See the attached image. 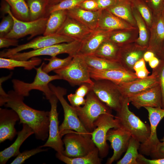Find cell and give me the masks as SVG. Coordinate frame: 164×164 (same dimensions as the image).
I'll return each mask as SVG.
<instances>
[{
	"instance_id": "8fae6325",
	"label": "cell",
	"mask_w": 164,
	"mask_h": 164,
	"mask_svg": "<svg viewBox=\"0 0 164 164\" xmlns=\"http://www.w3.org/2000/svg\"><path fill=\"white\" fill-rule=\"evenodd\" d=\"M91 87V91L111 110L116 112L120 110L124 97L116 84L108 80H94Z\"/></svg>"
},
{
	"instance_id": "1f68e13d",
	"label": "cell",
	"mask_w": 164,
	"mask_h": 164,
	"mask_svg": "<svg viewBox=\"0 0 164 164\" xmlns=\"http://www.w3.org/2000/svg\"><path fill=\"white\" fill-rule=\"evenodd\" d=\"M120 47L108 39L104 41L93 55L111 61H118Z\"/></svg>"
},
{
	"instance_id": "db71d44e",
	"label": "cell",
	"mask_w": 164,
	"mask_h": 164,
	"mask_svg": "<svg viewBox=\"0 0 164 164\" xmlns=\"http://www.w3.org/2000/svg\"><path fill=\"white\" fill-rule=\"evenodd\" d=\"M145 61L143 58L138 61L135 63L133 67L135 72L146 67Z\"/></svg>"
},
{
	"instance_id": "d6986e66",
	"label": "cell",
	"mask_w": 164,
	"mask_h": 164,
	"mask_svg": "<svg viewBox=\"0 0 164 164\" xmlns=\"http://www.w3.org/2000/svg\"><path fill=\"white\" fill-rule=\"evenodd\" d=\"M147 50L135 42L125 45L120 47L118 61L125 70L135 73L133 67L135 63L143 58Z\"/></svg>"
},
{
	"instance_id": "bcb514c9",
	"label": "cell",
	"mask_w": 164,
	"mask_h": 164,
	"mask_svg": "<svg viewBox=\"0 0 164 164\" xmlns=\"http://www.w3.org/2000/svg\"><path fill=\"white\" fill-rule=\"evenodd\" d=\"M77 6L88 11L99 10L97 4L95 0H85Z\"/></svg>"
},
{
	"instance_id": "681fc988",
	"label": "cell",
	"mask_w": 164,
	"mask_h": 164,
	"mask_svg": "<svg viewBox=\"0 0 164 164\" xmlns=\"http://www.w3.org/2000/svg\"><path fill=\"white\" fill-rule=\"evenodd\" d=\"M150 156L152 159L164 158V143L160 142Z\"/></svg>"
},
{
	"instance_id": "ffe728a7",
	"label": "cell",
	"mask_w": 164,
	"mask_h": 164,
	"mask_svg": "<svg viewBox=\"0 0 164 164\" xmlns=\"http://www.w3.org/2000/svg\"><path fill=\"white\" fill-rule=\"evenodd\" d=\"M159 84L153 73L143 79L138 78L128 82L117 85L122 96L128 98Z\"/></svg>"
},
{
	"instance_id": "52a82bcc",
	"label": "cell",
	"mask_w": 164,
	"mask_h": 164,
	"mask_svg": "<svg viewBox=\"0 0 164 164\" xmlns=\"http://www.w3.org/2000/svg\"><path fill=\"white\" fill-rule=\"evenodd\" d=\"M54 72L60 76L62 80L67 81L73 86L87 84L91 85L94 81L91 77L88 67L82 56L77 55L73 56L67 67Z\"/></svg>"
},
{
	"instance_id": "3957f363",
	"label": "cell",
	"mask_w": 164,
	"mask_h": 164,
	"mask_svg": "<svg viewBox=\"0 0 164 164\" xmlns=\"http://www.w3.org/2000/svg\"><path fill=\"white\" fill-rule=\"evenodd\" d=\"M49 86L60 101L63 110L64 120L59 128L60 137L62 138L68 131L73 130L84 136L91 138V133L86 129L80 120L75 108L70 105L64 98L67 90L51 83L49 84Z\"/></svg>"
},
{
	"instance_id": "ac0fdd59",
	"label": "cell",
	"mask_w": 164,
	"mask_h": 164,
	"mask_svg": "<svg viewBox=\"0 0 164 164\" xmlns=\"http://www.w3.org/2000/svg\"><path fill=\"white\" fill-rule=\"evenodd\" d=\"M150 37L147 50L152 52L159 59L164 45V24L161 13L153 15V19L149 29Z\"/></svg>"
},
{
	"instance_id": "7a4b0ae2",
	"label": "cell",
	"mask_w": 164,
	"mask_h": 164,
	"mask_svg": "<svg viewBox=\"0 0 164 164\" xmlns=\"http://www.w3.org/2000/svg\"><path fill=\"white\" fill-rule=\"evenodd\" d=\"M130 102L128 98L124 97L121 108L115 117L119 120L120 127L129 132L141 144H143L150 137V126L130 111L128 107Z\"/></svg>"
},
{
	"instance_id": "f35d334b",
	"label": "cell",
	"mask_w": 164,
	"mask_h": 164,
	"mask_svg": "<svg viewBox=\"0 0 164 164\" xmlns=\"http://www.w3.org/2000/svg\"><path fill=\"white\" fill-rule=\"evenodd\" d=\"M134 7L143 19L148 27L151 28L153 19L151 10L143 0H132Z\"/></svg>"
},
{
	"instance_id": "cb8c5ba5",
	"label": "cell",
	"mask_w": 164,
	"mask_h": 164,
	"mask_svg": "<svg viewBox=\"0 0 164 164\" xmlns=\"http://www.w3.org/2000/svg\"><path fill=\"white\" fill-rule=\"evenodd\" d=\"M34 133L32 129L26 124H22V128L17 133L14 142L0 152V164H5L11 157L17 156L20 153L19 149L23 143Z\"/></svg>"
},
{
	"instance_id": "d590c367",
	"label": "cell",
	"mask_w": 164,
	"mask_h": 164,
	"mask_svg": "<svg viewBox=\"0 0 164 164\" xmlns=\"http://www.w3.org/2000/svg\"><path fill=\"white\" fill-rule=\"evenodd\" d=\"M141 143L131 136L126 152L123 158L118 161L117 164H139L137 161L139 153L138 152Z\"/></svg>"
},
{
	"instance_id": "91938a15",
	"label": "cell",
	"mask_w": 164,
	"mask_h": 164,
	"mask_svg": "<svg viewBox=\"0 0 164 164\" xmlns=\"http://www.w3.org/2000/svg\"><path fill=\"white\" fill-rule=\"evenodd\" d=\"M161 15L164 24V5L163 9L161 13Z\"/></svg>"
},
{
	"instance_id": "f907efd6",
	"label": "cell",
	"mask_w": 164,
	"mask_h": 164,
	"mask_svg": "<svg viewBox=\"0 0 164 164\" xmlns=\"http://www.w3.org/2000/svg\"><path fill=\"white\" fill-rule=\"evenodd\" d=\"M91 85L87 84H83L80 85L75 91V94L80 96L84 97L91 91Z\"/></svg>"
},
{
	"instance_id": "9f6ffc18",
	"label": "cell",
	"mask_w": 164,
	"mask_h": 164,
	"mask_svg": "<svg viewBox=\"0 0 164 164\" xmlns=\"http://www.w3.org/2000/svg\"><path fill=\"white\" fill-rule=\"evenodd\" d=\"M155 56V55L154 53L151 51L147 50L144 53L143 58L145 61L149 62Z\"/></svg>"
},
{
	"instance_id": "f1b7e54d",
	"label": "cell",
	"mask_w": 164,
	"mask_h": 164,
	"mask_svg": "<svg viewBox=\"0 0 164 164\" xmlns=\"http://www.w3.org/2000/svg\"><path fill=\"white\" fill-rule=\"evenodd\" d=\"M82 56L90 69L100 71L125 70L118 61H110L94 55Z\"/></svg>"
},
{
	"instance_id": "60d3db41",
	"label": "cell",
	"mask_w": 164,
	"mask_h": 164,
	"mask_svg": "<svg viewBox=\"0 0 164 164\" xmlns=\"http://www.w3.org/2000/svg\"><path fill=\"white\" fill-rule=\"evenodd\" d=\"M85 0H63L59 3L49 7L48 13L49 15L51 12L57 10H68L77 6Z\"/></svg>"
},
{
	"instance_id": "7c38bea8",
	"label": "cell",
	"mask_w": 164,
	"mask_h": 164,
	"mask_svg": "<svg viewBox=\"0 0 164 164\" xmlns=\"http://www.w3.org/2000/svg\"><path fill=\"white\" fill-rule=\"evenodd\" d=\"M73 40V39L68 37L56 33L39 36L27 43L0 52V57L8 58L11 55L27 49L37 50L56 44L68 43Z\"/></svg>"
},
{
	"instance_id": "484cf974",
	"label": "cell",
	"mask_w": 164,
	"mask_h": 164,
	"mask_svg": "<svg viewBox=\"0 0 164 164\" xmlns=\"http://www.w3.org/2000/svg\"><path fill=\"white\" fill-rule=\"evenodd\" d=\"M67 15L83 24L90 29L97 28L101 11H90L77 6L67 10Z\"/></svg>"
},
{
	"instance_id": "5b68a950",
	"label": "cell",
	"mask_w": 164,
	"mask_h": 164,
	"mask_svg": "<svg viewBox=\"0 0 164 164\" xmlns=\"http://www.w3.org/2000/svg\"><path fill=\"white\" fill-rule=\"evenodd\" d=\"M44 64L43 62L39 67L34 68L36 73L32 83H27L17 79H12V82L14 90L19 95L25 97L29 95V92L31 90H38L43 92L46 99L49 100L54 94L49 86V83L54 80L62 79L58 74L50 75L44 72L42 70Z\"/></svg>"
},
{
	"instance_id": "8d00e7d4",
	"label": "cell",
	"mask_w": 164,
	"mask_h": 164,
	"mask_svg": "<svg viewBox=\"0 0 164 164\" xmlns=\"http://www.w3.org/2000/svg\"><path fill=\"white\" fill-rule=\"evenodd\" d=\"M10 6L14 15L20 20L30 21L29 10L25 0H18L15 2H7Z\"/></svg>"
},
{
	"instance_id": "e575fe53",
	"label": "cell",
	"mask_w": 164,
	"mask_h": 164,
	"mask_svg": "<svg viewBox=\"0 0 164 164\" xmlns=\"http://www.w3.org/2000/svg\"><path fill=\"white\" fill-rule=\"evenodd\" d=\"M26 3L29 10L30 21L49 16L48 0H26Z\"/></svg>"
},
{
	"instance_id": "c3c4849f",
	"label": "cell",
	"mask_w": 164,
	"mask_h": 164,
	"mask_svg": "<svg viewBox=\"0 0 164 164\" xmlns=\"http://www.w3.org/2000/svg\"><path fill=\"white\" fill-rule=\"evenodd\" d=\"M17 39L5 37H0V48L8 47L10 46H17L19 45Z\"/></svg>"
},
{
	"instance_id": "f5cc1de1",
	"label": "cell",
	"mask_w": 164,
	"mask_h": 164,
	"mask_svg": "<svg viewBox=\"0 0 164 164\" xmlns=\"http://www.w3.org/2000/svg\"><path fill=\"white\" fill-rule=\"evenodd\" d=\"M150 73V72L148 70L146 67L135 72L136 76L139 79H143L147 77Z\"/></svg>"
},
{
	"instance_id": "f546056e",
	"label": "cell",
	"mask_w": 164,
	"mask_h": 164,
	"mask_svg": "<svg viewBox=\"0 0 164 164\" xmlns=\"http://www.w3.org/2000/svg\"><path fill=\"white\" fill-rule=\"evenodd\" d=\"M56 156L67 164H100L102 159L100 158L99 150L96 147L87 155L76 158L66 156L61 153H56Z\"/></svg>"
},
{
	"instance_id": "e0dca14e",
	"label": "cell",
	"mask_w": 164,
	"mask_h": 164,
	"mask_svg": "<svg viewBox=\"0 0 164 164\" xmlns=\"http://www.w3.org/2000/svg\"><path fill=\"white\" fill-rule=\"evenodd\" d=\"M19 120L18 114L13 110L0 108V143L6 140H13L18 133L15 125Z\"/></svg>"
},
{
	"instance_id": "836d02e7",
	"label": "cell",
	"mask_w": 164,
	"mask_h": 164,
	"mask_svg": "<svg viewBox=\"0 0 164 164\" xmlns=\"http://www.w3.org/2000/svg\"><path fill=\"white\" fill-rule=\"evenodd\" d=\"M67 16L66 10H57L50 13L48 17L43 35L56 34L63 25Z\"/></svg>"
},
{
	"instance_id": "680465c9",
	"label": "cell",
	"mask_w": 164,
	"mask_h": 164,
	"mask_svg": "<svg viewBox=\"0 0 164 164\" xmlns=\"http://www.w3.org/2000/svg\"><path fill=\"white\" fill-rule=\"evenodd\" d=\"M164 58V45L162 48L160 57L159 58V59H161Z\"/></svg>"
},
{
	"instance_id": "4fadbf2b",
	"label": "cell",
	"mask_w": 164,
	"mask_h": 164,
	"mask_svg": "<svg viewBox=\"0 0 164 164\" xmlns=\"http://www.w3.org/2000/svg\"><path fill=\"white\" fill-rule=\"evenodd\" d=\"M49 100L51 105L49 136L46 143L40 146L50 147L57 152L62 153L64 150V143L60 134L58 113L57 109L59 100L54 94Z\"/></svg>"
},
{
	"instance_id": "ab89813d",
	"label": "cell",
	"mask_w": 164,
	"mask_h": 164,
	"mask_svg": "<svg viewBox=\"0 0 164 164\" xmlns=\"http://www.w3.org/2000/svg\"><path fill=\"white\" fill-rule=\"evenodd\" d=\"M158 66L152 69V73L157 78L160 86L162 96V108L164 109V58L160 59Z\"/></svg>"
},
{
	"instance_id": "d4e9b609",
	"label": "cell",
	"mask_w": 164,
	"mask_h": 164,
	"mask_svg": "<svg viewBox=\"0 0 164 164\" xmlns=\"http://www.w3.org/2000/svg\"><path fill=\"white\" fill-rule=\"evenodd\" d=\"M133 27L108 10L101 11L97 28L107 31L130 29Z\"/></svg>"
},
{
	"instance_id": "b9f144b4",
	"label": "cell",
	"mask_w": 164,
	"mask_h": 164,
	"mask_svg": "<svg viewBox=\"0 0 164 164\" xmlns=\"http://www.w3.org/2000/svg\"><path fill=\"white\" fill-rule=\"evenodd\" d=\"M40 146L36 148L24 151L20 153L16 158L11 162V164H21L25 162V161L31 156L39 153L46 151L48 149H42Z\"/></svg>"
},
{
	"instance_id": "7402d4cb",
	"label": "cell",
	"mask_w": 164,
	"mask_h": 164,
	"mask_svg": "<svg viewBox=\"0 0 164 164\" xmlns=\"http://www.w3.org/2000/svg\"><path fill=\"white\" fill-rule=\"evenodd\" d=\"M93 31L67 15L64 22L56 33L68 37L74 40L82 41Z\"/></svg>"
},
{
	"instance_id": "d6a6232c",
	"label": "cell",
	"mask_w": 164,
	"mask_h": 164,
	"mask_svg": "<svg viewBox=\"0 0 164 164\" xmlns=\"http://www.w3.org/2000/svg\"><path fill=\"white\" fill-rule=\"evenodd\" d=\"M133 13L138 32V37L135 43L140 47L147 49L150 37L149 29L134 6L133 8Z\"/></svg>"
},
{
	"instance_id": "7bdbcfd3",
	"label": "cell",
	"mask_w": 164,
	"mask_h": 164,
	"mask_svg": "<svg viewBox=\"0 0 164 164\" xmlns=\"http://www.w3.org/2000/svg\"><path fill=\"white\" fill-rule=\"evenodd\" d=\"M7 14L3 17L0 23V37H5L11 31L13 26V19L10 14Z\"/></svg>"
},
{
	"instance_id": "9a60e30c",
	"label": "cell",
	"mask_w": 164,
	"mask_h": 164,
	"mask_svg": "<svg viewBox=\"0 0 164 164\" xmlns=\"http://www.w3.org/2000/svg\"><path fill=\"white\" fill-rule=\"evenodd\" d=\"M131 136L129 132L121 127L112 128L108 131L106 140L110 142L113 153L108 159L106 164H111L120 158L123 153L126 151Z\"/></svg>"
},
{
	"instance_id": "7dc6e473",
	"label": "cell",
	"mask_w": 164,
	"mask_h": 164,
	"mask_svg": "<svg viewBox=\"0 0 164 164\" xmlns=\"http://www.w3.org/2000/svg\"><path fill=\"white\" fill-rule=\"evenodd\" d=\"M137 161L139 164H164V158L149 159L145 158L143 155L139 153Z\"/></svg>"
},
{
	"instance_id": "74e56055",
	"label": "cell",
	"mask_w": 164,
	"mask_h": 164,
	"mask_svg": "<svg viewBox=\"0 0 164 164\" xmlns=\"http://www.w3.org/2000/svg\"><path fill=\"white\" fill-rule=\"evenodd\" d=\"M73 56H68L67 57L60 59L56 56L51 57L50 59H44L49 61L47 64L44 63L43 67V70L46 73H48L52 71L60 69L68 66L71 62Z\"/></svg>"
},
{
	"instance_id": "94428289",
	"label": "cell",
	"mask_w": 164,
	"mask_h": 164,
	"mask_svg": "<svg viewBox=\"0 0 164 164\" xmlns=\"http://www.w3.org/2000/svg\"><path fill=\"white\" fill-rule=\"evenodd\" d=\"M6 2H15L17 1L18 0H4Z\"/></svg>"
},
{
	"instance_id": "ba28073f",
	"label": "cell",
	"mask_w": 164,
	"mask_h": 164,
	"mask_svg": "<svg viewBox=\"0 0 164 164\" xmlns=\"http://www.w3.org/2000/svg\"><path fill=\"white\" fill-rule=\"evenodd\" d=\"M96 127L91 135V138L99 150L101 158L108 154L109 147L107 142L106 136L108 131L112 128L120 127L119 120L112 114L101 115L94 121Z\"/></svg>"
},
{
	"instance_id": "44dd1931",
	"label": "cell",
	"mask_w": 164,
	"mask_h": 164,
	"mask_svg": "<svg viewBox=\"0 0 164 164\" xmlns=\"http://www.w3.org/2000/svg\"><path fill=\"white\" fill-rule=\"evenodd\" d=\"M91 77L94 80L105 79L118 85L128 82L138 78L135 72L124 69H113L100 71L89 68Z\"/></svg>"
},
{
	"instance_id": "4dcf8cb0",
	"label": "cell",
	"mask_w": 164,
	"mask_h": 164,
	"mask_svg": "<svg viewBox=\"0 0 164 164\" xmlns=\"http://www.w3.org/2000/svg\"><path fill=\"white\" fill-rule=\"evenodd\" d=\"M42 60L36 57L30 60H18L8 58H0V68L13 70L15 67H22L25 70H30L40 64Z\"/></svg>"
},
{
	"instance_id": "6125c7cd",
	"label": "cell",
	"mask_w": 164,
	"mask_h": 164,
	"mask_svg": "<svg viewBox=\"0 0 164 164\" xmlns=\"http://www.w3.org/2000/svg\"><path fill=\"white\" fill-rule=\"evenodd\" d=\"M160 140L162 141V142L164 143V137Z\"/></svg>"
},
{
	"instance_id": "2e32d148",
	"label": "cell",
	"mask_w": 164,
	"mask_h": 164,
	"mask_svg": "<svg viewBox=\"0 0 164 164\" xmlns=\"http://www.w3.org/2000/svg\"><path fill=\"white\" fill-rule=\"evenodd\" d=\"M137 109L149 107L162 108V96L159 84L128 97Z\"/></svg>"
},
{
	"instance_id": "ee69618b",
	"label": "cell",
	"mask_w": 164,
	"mask_h": 164,
	"mask_svg": "<svg viewBox=\"0 0 164 164\" xmlns=\"http://www.w3.org/2000/svg\"><path fill=\"white\" fill-rule=\"evenodd\" d=\"M152 11L153 15L161 13L164 5V0H143Z\"/></svg>"
},
{
	"instance_id": "816d5d0a",
	"label": "cell",
	"mask_w": 164,
	"mask_h": 164,
	"mask_svg": "<svg viewBox=\"0 0 164 164\" xmlns=\"http://www.w3.org/2000/svg\"><path fill=\"white\" fill-rule=\"evenodd\" d=\"M98 6L99 10L106 9L114 5L116 0H95Z\"/></svg>"
},
{
	"instance_id": "30bf717a",
	"label": "cell",
	"mask_w": 164,
	"mask_h": 164,
	"mask_svg": "<svg viewBox=\"0 0 164 164\" xmlns=\"http://www.w3.org/2000/svg\"><path fill=\"white\" fill-rule=\"evenodd\" d=\"M65 149L62 153L70 158L86 155L96 147L91 138L70 130L62 140Z\"/></svg>"
},
{
	"instance_id": "f6af8a7d",
	"label": "cell",
	"mask_w": 164,
	"mask_h": 164,
	"mask_svg": "<svg viewBox=\"0 0 164 164\" xmlns=\"http://www.w3.org/2000/svg\"><path fill=\"white\" fill-rule=\"evenodd\" d=\"M67 98L70 105L73 107L84 105L86 102V99L84 97L80 96L75 93H71L68 95Z\"/></svg>"
},
{
	"instance_id": "277c9868",
	"label": "cell",
	"mask_w": 164,
	"mask_h": 164,
	"mask_svg": "<svg viewBox=\"0 0 164 164\" xmlns=\"http://www.w3.org/2000/svg\"><path fill=\"white\" fill-rule=\"evenodd\" d=\"M74 108L80 121L90 133L96 128L94 123L101 115L112 114L111 110L92 91L87 95L86 102L83 107Z\"/></svg>"
},
{
	"instance_id": "6da1fadb",
	"label": "cell",
	"mask_w": 164,
	"mask_h": 164,
	"mask_svg": "<svg viewBox=\"0 0 164 164\" xmlns=\"http://www.w3.org/2000/svg\"><path fill=\"white\" fill-rule=\"evenodd\" d=\"M0 91V106L14 110L19 117V124H26L31 128L36 139L43 141L46 139L49 136L50 111L37 110L28 106L24 102V97L14 90L7 93L1 87Z\"/></svg>"
},
{
	"instance_id": "11a10c76",
	"label": "cell",
	"mask_w": 164,
	"mask_h": 164,
	"mask_svg": "<svg viewBox=\"0 0 164 164\" xmlns=\"http://www.w3.org/2000/svg\"><path fill=\"white\" fill-rule=\"evenodd\" d=\"M160 61V59L155 56L149 61V64L151 67L153 69L158 66Z\"/></svg>"
},
{
	"instance_id": "4316f807",
	"label": "cell",
	"mask_w": 164,
	"mask_h": 164,
	"mask_svg": "<svg viewBox=\"0 0 164 164\" xmlns=\"http://www.w3.org/2000/svg\"><path fill=\"white\" fill-rule=\"evenodd\" d=\"M132 0H116L115 3L106 9L130 24L137 27L133 13Z\"/></svg>"
},
{
	"instance_id": "5bb4252c",
	"label": "cell",
	"mask_w": 164,
	"mask_h": 164,
	"mask_svg": "<svg viewBox=\"0 0 164 164\" xmlns=\"http://www.w3.org/2000/svg\"><path fill=\"white\" fill-rule=\"evenodd\" d=\"M144 108L148 112L151 133L147 141L140 144L139 150L140 154L149 156L160 142L157 137L156 128L159 122L164 117V109L149 107Z\"/></svg>"
},
{
	"instance_id": "8992f818",
	"label": "cell",
	"mask_w": 164,
	"mask_h": 164,
	"mask_svg": "<svg viewBox=\"0 0 164 164\" xmlns=\"http://www.w3.org/2000/svg\"><path fill=\"white\" fill-rule=\"evenodd\" d=\"M2 9L3 12L10 14L14 21L12 29L4 37L18 39L29 35L28 39H30L37 35H43L49 16L33 21H25L18 19L14 15L7 3L3 4Z\"/></svg>"
},
{
	"instance_id": "6f0895ef",
	"label": "cell",
	"mask_w": 164,
	"mask_h": 164,
	"mask_svg": "<svg viewBox=\"0 0 164 164\" xmlns=\"http://www.w3.org/2000/svg\"><path fill=\"white\" fill-rule=\"evenodd\" d=\"M63 0H48L49 7L56 4Z\"/></svg>"
},
{
	"instance_id": "83f0119b",
	"label": "cell",
	"mask_w": 164,
	"mask_h": 164,
	"mask_svg": "<svg viewBox=\"0 0 164 164\" xmlns=\"http://www.w3.org/2000/svg\"><path fill=\"white\" fill-rule=\"evenodd\" d=\"M138 36L137 27L111 31L108 39L120 47L135 43Z\"/></svg>"
},
{
	"instance_id": "603a6c76",
	"label": "cell",
	"mask_w": 164,
	"mask_h": 164,
	"mask_svg": "<svg viewBox=\"0 0 164 164\" xmlns=\"http://www.w3.org/2000/svg\"><path fill=\"white\" fill-rule=\"evenodd\" d=\"M111 32L98 28L93 30L82 41L77 54L93 55L101 44L108 39Z\"/></svg>"
},
{
	"instance_id": "9c48e42d",
	"label": "cell",
	"mask_w": 164,
	"mask_h": 164,
	"mask_svg": "<svg viewBox=\"0 0 164 164\" xmlns=\"http://www.w3.org/2000/svg\"><path fill=\"white\" fill-rule=\"evenodd\" d=\"M82 41L74 40L68 43L55 44L42 48L23 53L19 52L8 58L18 60H28L33 57L47 55L51 57L63 53L74 56L78 54Z\"/></svg>"
}]
</instances>
